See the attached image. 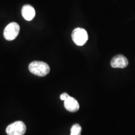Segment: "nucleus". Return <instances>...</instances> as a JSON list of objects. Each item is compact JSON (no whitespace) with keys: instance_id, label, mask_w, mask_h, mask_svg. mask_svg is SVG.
Returning a JSON list of instances; mask_svg holds the SVG:
<instances>
[{"instance_id":"obj_8","label":"nucleus","mask_w":135,"mask_h":135,"mask_svg":"<svg viewBox=\"0 0 135 135\" xmlns=\"http://www.w3.org/2000/svg\"><path fill=\"white\" fill-rule=\"evenodd\" d=\"M81 127L79 124H75L71 128L70 135H81Z\"/></svg>"},{"instance_id":"obj_1","label":"nucleus","mask_w":135,"mask_h":135,"mask_svg":"<svg viewBox=\"0 0 135 135\" xmlns=\"http://www.w3.org/2000/svg\"><path fill=\"white\" fill-rule=\"evenodd\" d=\"M29 70L35 75L43 77L50 73V68L48 64L45 62L35 61L30 64Z\"/></svg>"},{"instance_id":"obj_7","label":"nucleus","mask_w":135,"mask_h":135,"mask_svg":"<svg viewBox=\"0 0 135 135\" xmlns=\"http://www.w3.org/2000/svg\"><path fill=\"white\" fill-rule=\"evenodd\" d=\"M21 14L26 21H31L35 16V10L31 5L26 4L22 8Z\"/></svg>"},{"instance_id":"obj_5","label":"nucleus","mask_w":135,"mask_h":135,"mask_svg":"<svg viewBox=\"0 0 135 135\" xmlns=\"http://www.w3.org/2000/svg\"><path fill=\"white\" fill-rule=\"evenodd\" d=\"M110 64L113 68H124L128 65V61L124 56L118 55L112 58Z\"/></svg>"},{"instance_id":"obj_9","label":"nucleus","mask_w":135,"mask_h":135,"mask_svg":"<svg viewBox=\"0 0 135 135\" xmlns=\"http://www.w3.org/2000/svg\"><path fill=\"white\" fill-rule=\"evenodd\" d=\"M70 97V96L68 94H67L66 93H63V94H61L60 95V99L62 101H65L66 99H67Z\"/></svg>"},{"instance_id":"obj_4","label":"nucleus","mask_w":135,"mask_h":135,"mask_svg":"<svg viewBox=\"0 0 135 135\" xmlns=\"http://www.w3.org/2000/svg\"><path fill=\"white\" fill-rule=\"evenodd\" d=\"M20 25L18 23L13 22L9 23L6 26L4 30V38L8 41H12L18 36V34L20 33Z\"/></svg>"},{"instance_id":"obj_6","label":"nucleus","mask_w":135,"mask_h":135,"mask_svg":"<svg viewBox=\"0 0 135 135\" xmlns=\"http://www.w3.org/2000/svg\"><path fill=\"white\" fill-rule=\"evenodd\" d=\"M64 105L66 109L70 112H76L80 109V104L78 101L75 98L71 97L64 101Z\"/></svg>"},{"instance_id":"obj_3","label":"nucleus","mask_w":135,"mask_h":135,"mask_svg":"<svg viewBox=\"0 0 135 135\" xmlns=\"http://www.w3.org/2000/svg\"><path fill=\"white\" fill-rule=\"evenodd\" d=\"M72 39L78 46H83L86 43L88 39L87 31L84 29L80 28H76L72 32Z\"/></svg>"},{"instance_id":"obj_2","label":"nucleus","mask_w":135,"mask_h":135,"mask_svg":"<svg viewBox=\"0 0 135 135\" xmlns=\"http://www.w3.org/2000/svg\"><path fill=\"white\" fill-rule=\"evenodd\" d=\"M26 125L21 121H17L11 123L6 129L8 135H23L26 133Z\"/></svg>"}]
</instances>
